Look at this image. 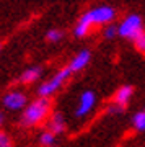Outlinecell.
I'll use <instances>...</instances> for the list:
<instances>
[{
  "mask_svg": "<svg viewBox=\"0 0 145 147\" xmlns=\"http://www.w3.org/2000/svg\"><path fill=\"white\" fill-rule=\"evenodd\" d=\"M72 70H70V67H64L60 69L59 72L52 77V79H49L47 82H44V84H41L39 87H38V95L39 96H46V98H49V96H52V95L56 93L59 88H62L64 84L67 82L68 79H70V75H72Z\"/></svg>",
  "mask_w": 145,
  "mask_h": 147,
  "instance_id": "cell-2",
  "label": "cell"
},
{
  "mask_svg": "<svg viewBox=\"0 0 145 147\" xmlns=\"http://www.w3.org/2000/svg\"><path fill=\"white\" fill-rule=\"evenodd\" d=\"M96 105V95L91 90H87L80 95V100H78V105L75 108V116L77 118H85L87 115L91 113V110Z\"/></svg>",
  "mask_w": 145,
  "mask_h": 147,
  "instance_id": "cell-5",
  "label": "cell"
},
{
  "mask_svg": "<svg viewBox=\"0 0 145 147\" xmlns=\"http://www.w3.org/2000/svg\"><path fill=\"white\" fill-rule=\"evenodd\" d=\"M47 38V41H51V42H57V41H60L64 38V33L60 31V30H49L46 34Z\"/></svg>",
  "mask_w": 145,
  "mask_h": 147,
  "instance_id": "cell-14",
  "label": "cell"
},
{
  "mask_svg": "<svg viewBox=\"0 0 145 147\" xmlns=\"http://www.w3.org/2000/svg\"><path fill=\"white\" fill-rule=\"evenodd\" d=\"M132 95H134V87H130V85H122V87L117 88V92L114 93L113 103L126 108L127 103L130 101V98H132Z\"/></svg>",
  "mask_w": 145,
  "mask_h": 147,
  "instance_id": "cell-9",
  "label": "cell"
},
{
  "mask_svg": "<svg viewBox=\"0 0 145 147\" xmlns=\"http://www.w3.org/2000/svg\"><path fill=\"white\" fill-rule=\"evenodd\" d=\"M142 31H144V30H142V18H140L139 15L126 16L124 20H122V23L117 26V34H119L121 38L132 39V41H134Z\"/></svg>",
  "mask_w": 145,
  "mask_h": 147,
  "instance_id": "cell-3",
  "label": "cell"
},
{
  "mask_svg": "<svg viewBox=\"0 0 145 147\" xmlns=\"http://www.w3.org/2000/svg\"><path fill=\"white\" fill-rule=\"evenodd\" d=\"M87 16L91 21V25H106V23L114 20L116 11L111 7H96L93 10L87 11Z\"/></svg>",
  "mask_w": 145,
  "mask_h": 147,
  "instance_id": "cell-4",
  "label": "cell"
},
{
  "mask_svg": "<svg viewBox=\"0 0 145 147\" xmlns=\"http://www.w3.org/2000/svg\"><path fill=\"white\" fill-rule=\"evenodd\" d=\"M49 147H56V146H49Z\"/></svg>",
  "mask_w": 145,
  "mask_h": 147,
  "instance_id": "cell-20",
  "label": "cell"
},
{
  "mask_svg": "<svg viewBox=\"0 0 145 147\" xmlns=\"http://www.w3.org/2000/svg\"><path fill=\"white\" fill-rule=\"evenodd\" d=\"M39 144L42 147H49V146H54L56 144V134H52L51 131H44L39 136Z\"/></svg>",
  "mask_w": 145,
  "mask_h": 147,
  "instance_id": "cell-13",
  "label": "cell"
},
{
  "mask_svg": "<svg viewBox=\"0 0 145 147\" xmlns=\"http://www.w3.org/2000/svg\"><path fill=\"white\" fill-rule=\"evenodd\" d=\"M41 74H42L41 67H30L20 75V82L21 84H26V85L33 84V82H36V80L41 77Z\"/></svg>",
  "mask_w": 145,
  "mask_h": 147,
  "instance_id": "cell-11",
  "label": "cell"
},
{
  "mask_svg": "<svg viewBox=\"0 0 145 147\" xmlns=\"http://www.w3.org/2000/svg\"><path fill=\"white\" fill-rule=\"evenodd\" d=\"M90 59H91V53H90L88 49H83V51H80V53L70 61L68 67H70L72 72H80V70H83V69L88 65Z\"/></svg>",
  "mask_w": 145,
  "mask_h": 147,
  "instance_id": "cell-8",
  "label": "cell"
},
{
  "mask_svg": "<svg viewBox=\"0 0 145 147\" xmlns=\"http://www.w3.org/2000/svg\"><path fill=\"white\" fill-rule=\"evenodd\" d=\"M2 124H3V115L0 113V127H2Z\"/></svg>",
  "mask_w": 145,
  "mask_h": 147,
  "instance_id": "cell-19",
  "label": "cell"
},
{
  "mask_svg": "<svg viewBox=\"0 0 145 147\" xmlns=\"http://www.w3.org/2000/svg\"><path fill=\"white\" fill-rule=\"evenodd\" d=\"M3 106H5L7 110H11V111H18L21 108H25L26 106V95L23 92H18V90H11L8 93L3 96Z\"/></svg>",
  "mask_w": 145,
  "mask_h": 147,
  "instance_id": "cell-6",
  "label": "cell"
},
{
  "mask_svg": "<svg viewBox=\"0 0 145 147\" xmlns=\"http://www.w3.org/2000/svg\"><path fill=\"white\" fill-rule=\"evenodd\" d=\"M134 44H135V49L139 53H145V31H142L139 36L134 39Z\"/></svg>",
  "mask_w": 145,
  "mask_h": 147,
  "instance_id": "cell-15",
  "label": "cell"
},
{
  "mask_svg": "<svg viewBox=\"0 0 145 147\" xmlns=\"http://www.w3.org/2000/svg\"><path fill=\"white\" fill-rule=\"evenodd\" d=\"M0 147H13L11 137L3 131H0Z\"/></svg>",
  "mask_w": 145,
  "mask_h": 147,
  "instance_id": "cell-16",
  "label": "cell"
},
{
  "mask_svg": "<svg viewBox=\"0 0 145 147\" xmlns=\"http://www.w3.org/2000/svg\"><path fill=\"white\" fill-rule=\"evenodd\" d=\"M132 124H134L135 131H145V110L135 113L134 118H132Z\"/></svg>",
  "mask_w": 145,
  "mask_h": 147,
  "instance_id": "cell-12",
  "label": "cell"
},
{
  "mask_svg": "<svg viewBox=\"0 0 145 147\" xmlns=\"http://www.w3.org/2000/svg\"><path fill=\"white\" fill-rule=\"evenodd\" d=\"M122 111H124V108L119 106V105H116V103H111V105L108 106V115H119Z\"/></svg>",
  "mask_w": 145,
  "mask_h": 147,
  "instance_id": "cell-18",
  "label": "cell"
},
{
  "mask_svg": "<svg viewBox=\"0 0 145 147\" xmlns=\"http://www.w3.org/2000/svg\"><path fill=\"white\" fill-rule=\"evenodd\" d=\"M91 26H93V25H91V21L88 20L87 13H83V15L80 16V20H78L77 26L73 28V34H75L77 38H85L90 33Z\"/></svg>",
  "mask_w": 145,
  "mask_h": 147,
  "instance_id": "cell-10",
  "label": "cell"
},
{
  "mask_svg": "<svg viewBox=\"0 0 145 147\" xmlns=\"http://www.w3.org/2000/svg\"><path fill=\"white\" fill-rule=\"evenodd\" d=\"M0 47H2V44H0Z\"/></svg>",
  "mask_w": 145,
  "mask_h": 147,
  "instance_id": "cell-21",
  "label": "cell"
},
{
  "mask_svg": "<svg viewBox=\"0 0 145 147\" xmlns=\"http://www.w3.org/2000/svg\"><path fill=\"white\" fill-rule=\"evenodd\" d=\"M116 34H117V26H116V25H109V26H106V30H104V38L113 39Z\"/></svg>",
  "mask_w": 145,
  "mask_h": 147,
  "instance_id": "cell-17",
  "label": "cell"
},
{
  "mask_svg": "<svg viewBox=\"0 0 145 147\" xmlns=\"http://www.w3.org/2000/svg\"><path fill=\"white\" fill-rule=\"evenodd\" d=\"M47 131H51L52 134H56V136L65 132V119H64L62 113L56 111V113L51 115V118L47 121Z\"/></svg>",
  "mask_w": 145,
  "mask_h": 147,
  "instance_id": "cell-7",
  "label": "cell"
},
{
  "mask_svg": "<svg viewBox=\"0 0 145 147\" xmlns=\"http://www.w3.org/2000/svg\"><path fill=\"white\" fill-rule=\"evenodd\" d=\"M51 100L46 96H39L34 101H31L30 105L25 108L23 115H21V126L25 127H33L38 126L49 118L51 115Z\"/></svg>",
  "mask_w": 145,
  "mask_h": 147,
  "instance_id": "cell-1",
  "label": "cell"
}]
</instances>
